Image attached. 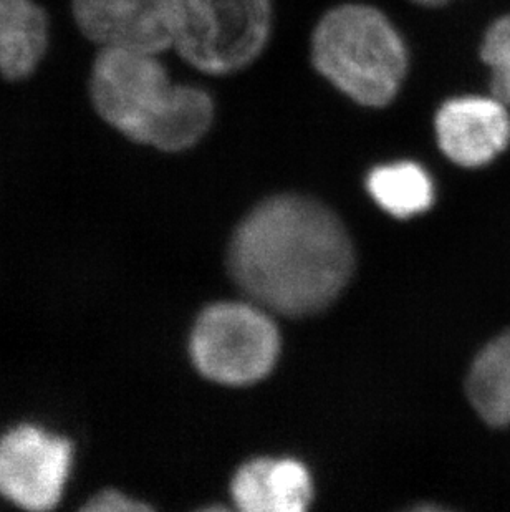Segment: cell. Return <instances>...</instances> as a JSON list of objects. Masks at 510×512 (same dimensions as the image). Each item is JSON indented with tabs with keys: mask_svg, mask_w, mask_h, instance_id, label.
I'll return each instance as SVG.
<instances>
[{
	"mask_svg": "<svg viewBox=\"0 0 510 512\" xmlns=\"http://www.w3.org/2000/svg\"><path fill=\"white\" fill-rule=\"evenodd\" d=\"M436 135L444 155L464 168L491 163L510 141L507 105L496 97H459L436 116Z\"/></svg>",
	"mask_w": 510,
	"mask_h": 512,
	"instance_id": "ba28073f",
	"label": "cell"
},
{
	"mask_svg": "<svg viewBox=\"0 0 510 512\" xmlns=\"http://www.w3.org/2000/svg\"><path fill=\"white\" fill-rule=\"evenodd\" d=\"M279 347V332L265 309L247 304L212 305L199 317L191 339L199 372L234 387L264 378Z\"/></svg>",
	"mask_w": 510,
	"mask_h": 512,
	"instance_id": "5b68a950",
	"label": "cell"
},
{
	"mask_svg": "<svg viewBox=\"0 0 510 512\" xmlns=\"http://www.w3.org/2000/svg\"><path fill=\"white\" fill-rule=\"evenodd\" d=\"M270 14V0H181L173 47L201 72H237L264 50Z\"/></svg>",
	"mask_w": 510,
	"mask_h": 512,
	"instance_id": "277c9868",
	"label": "cell"
},
{
	"mask_svg": "<svg viewBox=\"0 0 510 512\" xmlns=\"http://www.w3.org/2000/svg\"><path fill=\"white\" fill-rule=\"evenodd\" d=\"M481 54L491 68L492 95L510 107V15L497 20L487 30Z\"/></svg>",
	"mask_w": 510,
	"mask_h": 512,
	"instance_id": "4fadbf2b",
	"label": "cell"
},
{
	"mask_svg": "<svg viewBox=\"0 0 510 512\" xmlns=\"http://www.w3.org/2000/svg\"><path fill=\"white\" fill-rule=\"evenodd\" d=\"M98 113L131 140L163 151L196 145L214 116L203 90L173 85L158 54L103 49L92 73Z\"/></svg>",
	"mask_w": 510,
	"mask_h": 512,
	"instance_id": "7a4b0ae2",
	"label": "cell"
},
{
	"mask_svg": "<svg viewBox=\"0 0 510 512\" xmlns=\"http://www.w3.org/2000/svg\"><path fill=\"white\" fill-rule=\"evenodd\" d=\"M72 461L70 441L19 426L0 440V493L19 508L49 511L62 499Z\"/></svg>",
	"mask_w": 510,
	"mask_h": 512,
	"instance_id": "8992f818",
	"label": "cell"
},
{
	"mask_svg": "<svg viewBox=\"0 0 510 512\" xmlns=\"http://www.w3.org/2000/svg\"><path fill=\"white\" fill-rule=\"evenodd\" d=\"M47 17L30 0H0V73L22 80L34 72L47 47Z\"/></svg>",
	"mask_w": 510,
	"mask_h": 512,
	"instance_id": "30bf717a",
	"label": "cell"
},
{
	"mask_svg": "<svg viewBox=\"0 0 510 512\" xmlns=\"http://www.w3.org/2000/svg\"><path fill=\"white\" fill-rule=\"evenodd\" d=\"M232 498L246 512H302L312 501V479L294 459H254L232 481Z\"/></svg>",
	"mask_w": 510,
	"mask_h": 512,
	"instance_id": "9c48e42d",
	"label": "cell"
},
{
	"mask_svg": "<svg viewBox=\"0 0 510 512\" xmlns=\"http://www.w3.org/2000/svg\"><path fill=\"white\" fill-rule=\"evenodd\" d=\"M181 0H73L83 34L102 49L161 54L173 47Z\"/></svg>",
	"mask_w": 510,
	"mask_h": 512,
	"instance_id": "52a82bcc",
	"label": "cell"
},
{
	"mask_svg": "<svg viewBox=\"0 0 510 512\" xmlns=\"http://www.w3.org/2000/svg\"><path fill=\"white\" fill-rule=\"evenodd\" d=\"M312 58L333 87L375 108L393 102L408 67L405 44L390 20L361 4L325 14L313 32Z\"/></svg>",
	"mask_w": 510,
	"mask_h": 512,
	"instance_id": "3957f363",
	"label": "cell"
},
{
	"mask_svg": "<svg viewBox=\"0 0 510 512\" xmlns=\"http://www.w3.org/2000/svg\"><path fill=\"white\" fill-rule=\"evenodd\" d=\"M371 196L396 218H411L433 203V181L421 166L393 163L373 170L368 178Z\"/></svg>",
	"mask_w": 510,
	"mask_h": 512,
	"instance_id": "7c38bea8",
	"label": "cell"
},
{
	"mask_svg": "<svg viewBox=\"0 0 510 512\" xmlns=\"http://www.w3.org/2000/svg\"><path fill=\"white\" fill-rule=\"evenodd\" d=\"M236 284L262 309L305 317L337 299L353 271L352 242L337 216L300 196L267 199L229 249Z\"/></svg>",
	"mask_w": 510,
	"mask_h": 512,
	"instance_id": "6da1fadb",
	"label": "cell"
},
{
	"mask_svg": "<svg viewBox=\"0 0 510 512\" xmlns=\"http://www.w3.org/2000/svg\"><path fill=\"white\" fill-rule=\"evenodd\" d=\"M413 2H416V4L421 5H443L446 4V2H449V0H413Z\"/></svg>",
	"mask_w": 510,
	"mask_h": 512,
	"instance_id": "9a60e30c",
	"label": "cell"
},
{
	"mask_svg": "<svg viewBox=\"0 0 510 512\" xmlns=\"http://www.w3.org/2000/svg\"><path fill=\"white\" fill-rule=\"evenodd\" d=\"M87 511L93 512H130L146 511L148 506L138 503L135 499L128 498L123 493L108 489L103 493L97 494L95 498L90 499V503L85 506Z\"/></svg>",
	"mask_w": 510,
	"mask_h": 512,
	"instance_id": "5bb4252c",
	"label": "cell"
},
{
	"mask_svg": "<svg viewBox=\"0 0 510 512\" xmlns=\"http://www.w3.org/2000/svg\"><path fill=\"white\" fill-rule=\"evenodd\" d=\"M467 397L486 423L510 426V332L477 355L467 377Z\"/></svg>",
	"mask_w": 510,
	"mask_h": 512,
	"instance_id": "8fae6325",
	"label": "cell"
}]
</instances>
